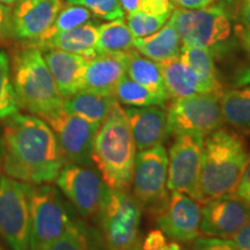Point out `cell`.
<instances>
[{
  "instance_id": "obj_8",
  "label": "cell",
  "mask_w": 250,
  "mask_h": 250,
  "mask_svg": "<svg viewBox=\"0 0 250 250\" xmlns=\"http://www.w3.org/2000/svg\"><path fill=\"white\" fill-rule=\"evenodd\" d=\"M0 237L12 250H30L29 184L0 175Z\"/></svg>"
},
{
  "instance_id": "obj_25",
  "label": "cell",
  "mask_w": 250,
  "mask_h": 250,
  "mask_svg": "<svg viewBox=\"0 0 250 250\" xmlns=\"http://www.w3.org/2000/svg\"><path fill=\"white\" fill-rule=\"evenodd\" d=\"M169 99H182L199 94L196 78L182 59L175 57L159 62Z\"/></svg>"
},
{
  "instance_id": "obj_6",
  "label": "cell",
  "mask_w": 250,
  "mask_h": 250,
  "mask_svg": "<svg viewBox=\"0 0 250 250\" xmlns=\"http://www.w3.org/2000/svg\"><path fill=\"white\" fill-rule=\"evenodd\" d=\"M98 219L104 250H133L142 246V208L130 190L108 188Z\"/></svg>"
},
{
  "instance_id": "obj_15",
  "label": "cell",
  "mask_w": 250,
  "mask_h": 250,
  "mask_svg": "<svg viewBox=\"0 0 250 250\" xmlns=\"http://www.w3.org/2000/svg\"><path fill=\"white\" fill-rule=\"evenodd\" d=\"M249 221V206L234 192L227 193L202 205L199 233L204 237L232 239Z\"/></svg>"
},
{
  "instance_id": "obj_26",
  "label": "cell",
  "mask_w": 250,
  "mask_h": 250,
  "mask_svg": "<svg viewBox=\"0 0 250 250\" xmlns=\"http://www.w3.org/2000/svg\"><path fill=\"white\" fill-rule=\"evenodd\" d=\"M224 122L240 131H250V85L224 90L220 96Z\"/></svg>"
},
{
  "instance_id": "obj_41",
  "label": "cell",
  "mask_w": 250,
  "mask_h": 250,
  "mask_svg": "<svg viewBox=\"0 0 250 250\" xmlns=\"http://www.w3.org/2000/svg\"><path fill=\"white\" fill-rule=\"evenodd\" d=\"M239 20L242 26L250 28V0H241L239 9Z\"/></svg>"
},
{
  "instance_id": "obj_45",
  "label": "cell",
  "mask_w": 250,
  "mask_h": 250,
  "mask_svg": "<svg viewBox=\"0 0 250 250\" xmlns=\"http://www.w3.org/2000/svg\"><path fill=\"white\" fill-rule=\"evenodd\" d=\"M17 1L18 0H0V2H2V4H6V5H14Z\"/></svg>"
},
{
  "instance_id": "obj_14",
  "label": "cell",
  "mask_w": 250,
  "mask_h": 250,
  "mask_svg": "<svg viewBox=\"0 0 250 250\" xmlns=\"http://www.w3.org/2000/svg\"><path fill=\"white\" fill-rule=\"evenodd\" d=\"M153 217L159 229L173 241L190 243L201 236L202 205L187 193L171 192Z\"/></svg>"
},
{
  "instance_id": "obj_37",
  "label": "cell",
  "mask_w": 250,
  "mask_h": 250,
  "mask_svg": "<svg viewBox=\"0 0 250 250\" xmlns=\"http://www.w3.org/2000/svg\"><path fill=\"white\" fill-rule=\"evenodd\" d=\"M234 193L250 208V161L247 165Z\"/></svg>"
},
{
  "instance_id": "obj_31",
  "label": "cell",
  "mask_w": 250,
  "mask_h": 250,
  "mask_svg": "<svg viewBox=\"0 0 250 250\" xmlns=\"http://www.w3.org/2000/svg\"><path fill=\"white\" fill-rule=\"evenodd\" d=\"M168 20L169 18L167 17H156L144 12H134L127 14L126 23L134 39H139L149 36L160 30Z\"/></svg>"
},
{
  "instance_id": "obj_40",
  "label": "cell",
  "mask_w": 250,
  "mask_h": 250,
  "mask_svg": "<svg viewBox=\"0 0 250 250\" xmlns=\"http://www.w3.org/2000/svg\"><path fill=\"white\" fill-rule=\"evenodd\" d=\"M174 5L184 9H201L211 6L214 0H171Z\"/></svg>"
},
{
  "instance_id": "obj_10",
  "label": "cell",
  "mask_w": 250,
  "mask_h": 250,
  "mask_svg": "<svg viewBox=\"0 0 250 250\" xmlns=\"http://www.w3.org/2000/svg\"><path fill=\"white\" fill-rule=\"evenodd\" d=\"M218 94H196L175 99L167 109L168 133L205 137L224 126V117Z\"/></svg>"
},
{
  "instance_id": "obj_38",
  "label": "cell",
  "mask_w": 250,
  "mask_h": 250,
  "mask_svg": "<svg viewBox=\"0 0 250 250\" xmlns=\"http://www.w3.org/2000/svg\"><path fill=\"white\" fill-rule=\"evenodd\" d=\"M240 250H250V221L232 237Z\"/></svg>"
},
{
  "instance_id": "obj_4",
  "label": "cell",
  "mask_w": 250,
  "mask_h": 250,
  "mask_svg": "<svg viewBox=\"0 0 250 250\" xmlns=\"http://www.w3.org/2000/svg\"><path fill=\"white\" fill-rule=\"evenodd\" d=\"M11 70L19 107L41 118L64 109V99L40 49L27 45L17 50Z\"/></svg>"
},
{
  "instance_id": "obj_29",
  "label": "cell",
  "mask_w": 250,
  "mask_h": 250,
  "mask_svg": "<svg viewBox=\"0 0 250 250\" xmlns=\"http://www.w3.org/2000/svg\"><path fill=\"white\" fill-rule=\"evenodd\" d=\"M19 108L12 80L9 57L7 52L0 50V120H6L17 114Z\"/></svg>"
},
{
  "instance_id": "obj_7",
  "label": "cell",
  "mask_w": 250,
  "mask_h": 250,
  "mask_svg": "<svg viewBox=\"0 0 250 250\" xmlns=\"http://www.w3.org/2000/svg\"><path fill=\"white\" fill-rule=\"evenodd\" d=\"M30 250H46L74 224L55 187L29 184Z\"/></svg>"
},
{
  "instance_id": "obj_28",
  "label": "cell",
  "mask_w": 250,
  "mask_h": 250,
  "mask_svg": "<svg viewBox=\"0 0 250 250\" xmlns=\"http://www.w3.org/2000/svg\"><path fill=\"white\" fill-rule=\"evenodd\" d=\"M114 96L120 103L137 108L151 107V105L166 107V102H167L153 94L151 90L139 85L138 83L131 79L127 74H125L117 83Z\"/></svg>"
},
{
  "instance_id": "obj_13",
  "label": "cell",
  "mask_w": 250,
  "mask_h": 250,
  "mask_svg": "<svg viewBox=\"0 0 250 250\" xmlns=\"http://www.w3.org/2000/svg\"><path fill=\"white\" fill-rule=\"evenodd\" d=\"M57 137L66 164L92 166L94 138L101 125L62 110L43 118Z\"/></svg>"
},
{
  "instance_id": "obj_21",
  "label": "cell",
  "mask_w": 250,
  "mask_h": 250,
  "mask_svg": "<svg viewBox=\"0 0 250 250\" xmlns=\"http://www.w3.org/2000/svg\"><path fill=\"white\" fill-rule=\"evenodd\" d=\"M180 58L192 71L199 94L221 95L224 93L223 85L215 68L214 57L210 51L197 46L182 44Z\"/></svg>"
},
{
  "instance_id": "obj_27",
  "label": "cell",
  "mask_w": 250,
  "mask_h": 250,
  "mask_svg": "<svg viewBox=\"0 0 250 250\" xmlns=\"http://www.w3.org/2000/svg\"><path fill=\"white\" fill-rule=\"evenodd\" d=\"M134 37L124 19L109 21L99 26L96 54H116L133 48Z\"/></svg>"
},
{
  "instance_id": "obj_20",
  "label": "cell",
  "mask_w": 250,
  "mask_h": 250,
  "mask_svg": "<svg viewBox=\"0 0 250 250\" xmlns=\"http://www.w3.org/2000/svg\"><path fill=\"white\" fill-rule=\"evenodd\" d=\"M99 26L94 22L81 24L72 29L61 31L44 40L33 41L29 44L40 50L57 49L71 54L80 55L87 59H92L96 54V42H98Z\"/></svg>"
},
{
  "instance_id": "obj_48",
  "label": "cell",
  "mask_w": 250,
  "mask_h": 250,
  "mask_svg": "<svg viewBox=\"0 0 250 250\" xmlns=\"http://www.w3.org/2000/svg\"><path fill=\"white\" fill-rule=\"evenodd\" d=\"M0 250H5V249H4V248H2V247H1V246H0Z\"/></svg>"
},
{
  "instance_id": "obj_46",
  "label": "cell",
  "mask_w": 250,
  "mask_h": 250,
  "mask_svg": "<svg viewBox=\"0 0 250 250\" xmlns=\"http://www.w3.org/2000/svg\"><path fill=\"white\" fill-rule=\"evenodd\" d=\"M224 1L228 5H233V4H235V2L239 1V0H224Z\"/></svg>"
},
{
  "instance_id": "obj_36",
  "label": "cell",
  "mask_w": 250,
  "mask_h": 250,
  "mask_svg": "<svg viewBox=\"0 0 250 250\" xmlns=\"http://www.w3.org/2000/svg\"><path fill=\"white\" fill-rule=\"evenodd\" d=\"M14 39L12 23V7L0 2V43Z\"/></svg>"
},
{
  "instance_id": "obj_34",
  "label": "cell",
  "mask_w": 250,
  "mask_h": 250,
  "mask_svg": "<svg viewBox=\"0 0 250 250\" xmlns=\"http://www.w3.org/2000/svg\"><path fill=\"white\" fill-rule=\"evenodd\" d=\"M182 250H240L232 239L197 237Z\"/></svg>"
},
{
  "instance_id": "obj_3",
  "label": "cell",
  "mask_w": 250,
  "mask_h": 250,
  "mask_svg": "<svg viewBox=\"0 0 250 250\" xmlns=\"http://www.w3.org/2000/svg\"><path fill=\"white\" fill-rule=\"evenodd\" d=\"M136 155L125 109L116 101L94 138L92 161L109 189L130 190Z\"/></svg>"
},
{
  "instance_id": "obj_12",
  "label": "cell",
  "mask_w": 250,
  "mask_h": 250,
  "mask_svg": "<svg viewBox=\"0 0 250 250\" xmlns=\"http://www.w3.org/2000/svg\"><path fill=\"white\" fill-rule=\"evenodd\" d=\"M204 137L183 133L175 137L168 155L167 188L171 192H183L196 199L201 173Z\"/></svg>"
},
{
  "instance_id": "obj_35",
  "label": "cell",
  "mask_w": 250,
  "mask_h": 250,
  "mask_svg": "<svg viewBox=\"0 0 250 250\" xmlns=\"http://www.w3.org/2000/svg\"><path fill=\"white\" fill-rule=\"evenodd\" d=\"M142 250H182V246L168 239L160 229H153L142 242Z\"/></svg>"
},
{
  "instance_id": "obj_16",
  "label": "cell",
  "mask_w": 250,
  "mask_h": 250,
  "mask_svg": "<svg viewBox=\"0 0 250 250\" xmlns=\"http://www.w3.org/2000/svg\"><path fill=\"white\" fill-rule=\"evenodd\" d=\"M65 0H18L12 8L14 39L35 41L51 27Z\"/></svg>"
},
{
  "instance_id": "obj_9",
  "label": "cell",
  "mask_w": 250,
  "mask_h": 250,
  "mask_svg": "<svg viewBox=\"0 0 250 250\" xmlns=\"http://www.w3.org/2000/svg\"><path fill=\"white\" fill-rule=\"evenodd\" d=\"M168 155L164 145L137 152L132 175V196L140 208L154 215L166 204Z\"/></svg>"
},
{
  "instance_id": "obj_39",
  "label": "cell",
  "mask_w": 250,
  "mask_h": 250,
  "mask_svg": "<svg viewBox=\"0 0 250 250\" xmlns=\"http://www.w3.org/2000/svg\"><path fill=\"white\" fill-rule=\"evenodd\" d=\"M235 36L237 42L250 57V28H247L242 24L235 26Z\"/></svg>"
},
{
  "instance_id": "obj_1",
  "label": "cell",
  "mask_w": 250,
  "mask_h": 250,
  "mask_svg": "<svg viewBox=\"0 0 250 250\" xmlns=\"http://www.w3.org/2000/svg\"><path fill=\"white\" fill-rule=\"evenodd\" d=\"M1 140V170L20 182L52 183L66 165L55 132L35 115L17 112L6 118Z\"/></svg>"
},
{
  "instance_id": "obj_2",
  "label": "cell",
  "mask_w": 250,
  "mask_h": 250,
  "mask_svg": "<svg viewBox=\"0 0 250 250\" xmlns=\"http://www.w3.org/2000/svg\"><path fill=\"white\" fill-rule=\"evenodd\" d=\"M249 161L248 145L240 133L223 126L206 136L196 201L203 205L235 191Z\"/></svg>"
},
{
  "instance_id": "obj_19",
  "label": "cell",
  "mask_w": 250,
  "mask_h": 250,
  "mask_svg": "<svg viewBox=\"0 0 250 250\" xmlns=\"http://www.w3.org/2000/svg\"><path fill=\"white\" fill-rule=\"evenodd\" d=\"M43 58L62 99L70 98L83 89V74L89 59L57 49L44 50Z\"/></svg>"
},
{
  "instance_id": "obj_47",
  "label": "cell",
  "mask_w": 250,
  "mask_h": 250,
  "mask_svg": "<svg viewBox=\"0 0 250 250\" xmlns=\"http://www.w3.org/2000/svg\"><path fill=\"white\" fill-rule=\"evenodd\" d=\"M133 250H142V246L137 247V248H136V249H133Z\"/></svg>"
},
{
  "instance_id": "obj_32",
  "label": "cell",
  "mask_w": 250,
  "mask_h": 250,
  "mask_svg": "<svg viewBox=\"0 0 250 250\" xmlns=\"http://www.w3.org/2000/svg\"><path fill=\"white\" fill-rule=\"evenodd\" d=\"M67 5H78L86 7L90 13L103 20L114 21L124 19L125 12L121 0H65Z\"/></svg>"
},
{
  "instance_id": "obj_33",
  "label": "cell",
  "mask_w": 250,
  "mask_h": 250,
  "mask_svg": "<svg viewBox=\"0 0 250 250\" xmlns=\"http://www.w3.org/2000/svg\"><path fill=\"white\" fill-rule=\"evenodd\" d=\"M46 250H92V248L85 227L76 220L66 232L49 246Z\"/></svg>"
},
{
  "instance_id": "obj_24",
  "label": "cell",
  "mask_w": 250,
  "mask_h": 250,
  "mask_svg": "<svg viewBox=\"0 0 250 250\" xmlns=\"http://www.w3.org/2000/svg\"><path fill=\"white\" fill-rule=\"evenodd\" d=\"M116 101L114 96L80 90L70 98L64 99V110L90 123L101 125Z\"/></svg>"
},
{
  "instance_id": "obj_5",
  "label": "cell",
  "mask_w": 250,
  "mask_h": 250,
  "mask_svg": "<svg viewBox=\"0 0 250 250\" xmlns=\"http://www.w3.org/2000/svg\"><path fill=\"white\" fill-rule=\"evenodd\" d=\"M170 20L182 44L208 50L213 57L227 52L236 41L232 18L221 6H208L201 9L175 7Z\"/></svg>"
},
{
  "instance_id": "obj_43",
  "label": "cell",
  "mask_w": 250,
  "mask_h": 250,
  "mask_svg": "<svg viewBox=\"0 0 250 250\" xmlns=\"http://www.w3.org/2000/svg\"><path fill=\"white\" fill-rule=\"evenodd\" d=\"M121 4L125 13L131 14L138 11L142 0H121Z\"/></svg>"
},
{
  "instance_id": "obj_42",
  "label": "cell",
  "mask_w": 250,
  "mask_h": 250,
  "mask_svg": "<svg viewBox=\"0 0 250 250\" xmlns=\"http://www.w3.org/2000/svg\"><path fill=\"white\" fill-rule=\"evenodd\" d=\"M234 83L235 86L250 85V66H245L236 72L234 77Z\"/></svg>"
},
{
  "instance_id": "obj_44",
  "label": "cell",
  "mask_w": 250,
  "mask_h": 250,
  "mask_svg": "<svg viewBox=\"0 0 250 250\" xmlns=\"http://www.w3.org/2000/svg\"><path fill=\"white\" fill-rule=\"evenodd\" d=\"M1 164H2V140H1V136H0V171H1Z\"/></svg>"
},
{
  "instance_id": "obj_22",
  "label": "cell",
  "mask_w": 250,
  "mask_h": 250,
  "mask_svg": "<svg viewBox=\"0 0 250 250\" xmlns=\"http://www.w3.org/2000/svg\"><path fill=\"white\" fill-rule=\"evenodd\" d=\"M133 48L145 57L160 62L179 57L182 42L173 21L169 18L165 26L156 33L146 37L134 39Z\"/></svg>"
},
{
  "instance_id": "obj_23",
  "label": "cell",
  "mask_w": 250,
  "mask_h": 250,
  "mask_svg": "<svg viewBox=\"0 0 250 250\" xmlns=\"http://www.w3.org/2000/svg\"><path fill=\"white\" fill-rule=\"evenodd\" d=\"M126 62V74L131 79L151 90L156 96L165 101L169 100L165 87L161 68L159 62L143 56L136 49H130L124 52Z\"/></svg>"
},
{
  "instance_id": "obj_11",
  "label": "cell",
  "mask_w": 250,
  "mask_h": 250,
  "mask_svg": "<svg viewBox=\"0 0 250 250\" xmlns=\"http://www.w3.org/2000/svg\"><path fill=\"white\" fill-rule=\"evenodd\" d=\"M55 182L83 218L98 217L108 191L98 170L90 166L66 164Z\"/></svg>"
},
{
  "instance_id": "obj_30",
  "label": "cell",
  "mask_w": 250,
  "mask_h": 250,
  "mask_svg": "<svg viewBox=\"0 0 250 250\" xmlns=\"http://www.w3.org/2000/svg\"><path fill=\"white\" fill-rule=\"evenodd\" d=\"M92 18V13L86 7L78 5H65L64 8L59 12L51 27L43 34L39 40H44L48 37L55 35V34L61 33V31L72 29V28L79 27L81 24L88 22ZM33 42V41H31Z\"/></svg>"
},
{
  "instance_id": "obj_18",
  "label": "cell",
  "mask_w": 250,
  "mask_h": 250,
  "mask_svg": "<svg viewBox=\"0 0 250 250\" xmlns=\"http://www.w3.org/2000/svg\"><path fill=\"white\" fill-rule=\"evenodd\" d=\"M125 74L126 62L124 52L98 55L87 62L81 90L114 96L117 83Z\"/></svg>"
},
{
  "instance_id": "obj_17",
  "label": "cell",
  "mask_w": 250,
  "mask_h": 250,
  "mask_svg": "<svg viewBox=\"0 0 250 250\" xmlns=\"http://www.w3.org/2000/svg\"><path fill=\"white\" fill-rule=\"evenodd\" d=\"M137 152L162 145L168 133L167 110L160 105L125 109Z\"/></svg>"
}]
</instances>
